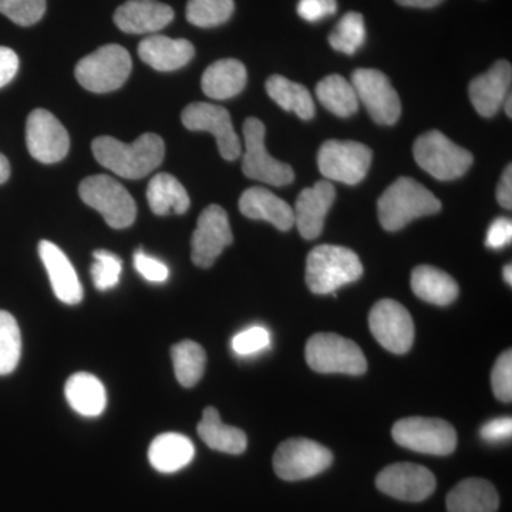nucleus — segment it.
<instances>
[{"label":"nucleus","instance_id":"nucleus-1","mask_svg":"<svg viewBox=\"0 0 512 512\" xmlns=\"http://www.w3.org/2000/svg\"><path fill=\"white\" fill-rule=\"evenodd\" d=\"M94 157L107 170L127 180H140L164 161L163 138L146 133L134 143H121L110 136L97 137L92 143Z\"/></svg>","mask_w":512,"mask_h":512},{"label":"nucleus","instance_id":"nucleus-2","mask_svg":"<svg viewBox=\"0 0 512 512\" xmlns=\"http://www.w3.org/2000/svg\"><path fill=\"white\" fill-rule=\"evenodd\" d=\"M440 210L441 202L433 192L407 177L394 181L377 204L380 224L390 232L400 231L417 218L437 214Z\"/></svg>","mask_w":512,"mask_h":512},{"label":"nucleus","instance_id":"nucleus-3","mask_svg":"<svg viewBox=\"0 0 512 512\" xmlns=\"http://www.w3.org/2000/svg\"><path fill=\"white\" fill-rule=\"evenodd\" d=\"M362 275V262L349 248L320 245L306 259V284L316 295L335 293Z\"/></svg>","mask_w":512,"mask_h":512},{"label":"nucleus","instance_id":"nucleus-4","mask_svg":"<svg viewBox=\"0 0 512 512\" xmlns=\"http://www.w3.org/2000/svg\"><path fill=\"white\" fill-rule=\"evenodd\" d=\"M84 204L100 212L109 227L123 229L136 221L137 205L130 192L109 175H93L80 183Z\"/></svg>","mask_w":512,"mask_h":512},{"label":"nucleus","instance_id":"nucleus-5","mask_svg":"<svg viewBox=\"0 0 512 512\" xmlns=\"http://www.w3.org/2000/svg\"><path fill=\"white\" fill-rule=\"evenodd\" d=\"M414 160L439 181L457 180L473 165L474 157L466 148L457 146L440 131H429L417 138Z\"/></svg>","mask_w":512,"mask_h":512},{"label":"nucleus","instance_id":"nucleus-6","mask_svg":"<svg viewBox=\"0 0 512 512\" xmlns=\"http://www.w3.org/2000/svg\"><path fill=\"white\" fill-rule=\"evenodd\" d=\"M130 53L120 45L101 46L77 63V82L93 93H110L120 89L131 73Z\"/></svg>","mask_w":512,"mask_h":512},{"label":"nucleus","instance_id":"nucleus-7","mask_svg":"<svg viewBox=\"0 0 512 512\" xmlns=\"http://www.w3.org/2000/svg\"><path fill=\"white\" fill-rule=\"evenodd\" d=\"M306 362L315 372L345 373L360 376L367 370V360L362 349L353 340L335 335L318 333L306 343Z\"/></svg>","mask_w":512,"mask_h":512},{"label":"nucleus","instance_id":"nucleus-8","mask_svg":"<svg viewBox=\"0 0 512 512\" xmlns=\"http://www.w3.org/2000/svg\"><path fill=\"white\" fill-rule=\"evenodd\" d=\"M392 436L399 446L431 456H448L457 447L456 430L441 419L409 417L399 420L393 426Z\"/></svg>","mask_w":512,"mask_h":512},{"label":"nucleus","instance_id":"nucleus-9","mask_svg":"<svg viewBox=\"0 0 512 512\" xmlns=\"http://www.w3.org/2000/svg\"><path fill=\"white\" fill-rule=\"evenodd\" d=\"M265 126L261 120L249 117L244 123L245 153L242 171L252 180L282 187L295 180L291 165L281 163L268 153L265 146Z\"/></svg>","mask_w":512,"mask_h":512},{"label":"nucleus","instance_id":"nucleus-10","mask_svg":"<svg viewBox=\"0 0 512 512\" xmlns=\"http://www.w3.org/2000/svg\"><path fill=\"white\" fill-rule=\"evenodd\" d=\"M372 156V151L365 144L329 140L320 147L319 170L326 180L356 185L369 173Z\"/></svg>","mask_w":512,"mask_h":512},{"label":"nucleus","instance_id":"nucleus-11","mask_svg":"<svg viewBox=\"0 0 512 512\" xmlns=\"http://www.w3.org/2000/svg\"><path fill=\"white\" fill-rule=\"evenodd\" d=\"M333 463L329 448L308 439H289L276 448V476L285 481L306 480L328 470Z\"/></svg>","mask_w":512,"mask_h":512},{"label":"nucleus","instance_id":"nucleus-12","mask_svg":"<svg viewBox=\"0 0 512 512\" xmlns=\"http://www.w3.org/2000/svg\"><path fill=\"white\" fill-rule=\"evenodd\" d=\"M352 84L357 99L362 101L377 124L393 126L397 123L402 114V103L386 74L376 69H359L353 73Z\"/></svg>","mask_w":512,"mask_h":512},{"label":"nucleus","instance_id":"nucleus-13","mask_svg":"<svg viewBox=\"0 0 512 512\" xmlns=\"http://www.w3.org/2000/svg\"><path fill=\"white\" fill-rule=\"evenodd\" d=\"M369 328L384 349L404 355L412 349L414 323L409 311L392 299H383L373 306L369 315Z\"/></svg>","mask_w":512,"mask_h":512},{"label":"nucleus","instance_id":"nucleus-14","mask_svg":"<svg viewBox=\"0 0 512 512\" xmlns=\"http://www.w3.org/2000/svg\"><path fill=\"white\" fill-rule=\"evenodd\" d=\"M232 241L234 237L227 212L220 205H210L201 212L192 234V262L200 268H211Z\"/></svg>","mask_w":512,"mask_h":512},{"label":"nucleus","instance_id":"nucleus-15","mask_svg":"<svg viewBox=\"0 0 512 512\" xmlns=\"http://www.w3.org/2000/svg\"><path fill=\"white\" fill-rule=\"evenodd\" d=\"M181 120L188 130L211 133L217 140L218 150L225 160L234 161L241 156V140L235 133L228 110L224 107L211 103H191L185 107Z\"/></svg>","mask_w":512,"mask_h":512},{"label":"nucleus","instance_id":"nucleus-16","mask_svg":"<svg viewBox=\"0 0 512 512\" xmlns=\"http://www.w3.org/2000/svg\"><path fill=\"white\" fill-rule=\"evenodd\" d=\"M26 144L30 156L43 164H55L69 153L70 138L63 124L50 111L37 109L26 123Z\"/></svg>","mask_w":512,"mask_h":512},{"label":"nucleus","instance_id":"nucleus-17","mask_svg":"<svg viewBox=\"0 0 512 512\" xmlns=\"http://www.w3.org/2000/svg\"><path fill=\"white\" fill-rule=\"evenodd\" d=\"M376 485L382 493L396 500L419 503L436 490V477L419 464L399 463L380 471Z\"/></svg>","mask_w":512,"mask_h":512},{"label":"nucleus","instance_id":"nucleus-18","mask_svg":"<svg viewBox=\"0 0 512 512\" xmlns=\"http://www.w3.org/2000/svg\"><path fill=\"white\" fill-rule=\"evenodd\" d=\"M335 198V187L329 181H319L299 194L293 208V215H295V225L303 238L311 241L322 234L326 215Z\"/></svg>","mask_w":512,"mask_h":512},{"label":"nucleus","instance_id":"nucleus-19","mask_svg":"<svg viewBox=\"0 0 512 512\" xmlns=\"http://www.w3.org/2000/svg\"><path fill=\"white\" fill-rule=\"evenodd\" d=\"M512 67L507 60L494 63L487 73L470 83V99L474 109L483 117H493L511 94Z\"/></svg>","mask_w":512,"mask_h":512},{"label":"nucleus","instance_id":"nucleus-20","mask_svg":"<svg viewBox=\"0 0 512 512\" xmlns=\"http://www.w3.org/2000/svg\"><path fill=\"white\" fill-rule=\"evenodd\" d=\"M173 19V8L158 0H127L114 13L117 28L130 35L158 32Z\"/></svg>","mask_w":512,"mask_h":512},{"label":"nucleus","instance_id":"nucleus-21","mask_svg":"<svg viewBox=\"0 0 512 512\" xmlns=\"http://www.w3.org/2000/svg\"><path fill=\"white\" fill-rule=\"evenodd\" d=\"M39 255L57 299L66 305H77L82 302L83 288L79 276L62 249L53 242L42 241L39 244Z\"/></svg>","mask_w":512,"mask_h":512},{"label":"nucleus","instance_id":"nucleus-22","mask_svg":"<svg viewBox=\"0 0 512 512\" xmlns=\"http://www.w3.org/2000/svg\"><path fill=\"white\" fill-rule=\"evenodd\" d=\"M239 211L249 220L271 222L279 231L295 227L291 205L265 188L254 187L244 191L239 198Z\"/></svg>","mask_w":512,"mask_h":512},{"label":"nucleus","instance_id":"nucleus-23","mask_svg":"<svg viewBox=\"0 0 512 512\" xmlns=\"http://www.w3.org/2000/svg\"><path fill=\"white\" fill-rule=\"evenodd\" d=\"M194 46L185 39L163 35L148 36L138 45V56L158 72H173L191 62Z\"/></svg>","mask_w":512,"mask_h":512},{"label":"nucleus","instance_id":"nucleus-24","mask_svg":"<svg viewBox=\"0 0 512 512\" xmlns=\"http://www.w3.org/2000/svg\"><path fill=\"white\" fill-rule=\"evenodd\" d=\"M247 77V69L239 60H218L202 74V92L212 100L232 99L245 89Z\"/></svg>","mask_w":512,"mask_h":512},{"label":"nucleus","instance_id":"nucleus-25","mask_svg":"<svg viewBox=\"0 0 512 512\" xmlns=\"http://www.w3.org/2000/svg\"><path fill=\"white\" fill-rule=\"evenodd\" d=\"M195 456L192 441L183 434L165 433L158 436L148 448L151 466L164 474L177 473L191 463Z\"/></svg>","mask_w":512,"mask_h":512},{"label":"nucleus","instance_id":"nucleus-26","mask_svg":"<svg viewBox=\"0 0 512 512\" xmlns=\"http://www.w3.org/2000/svg\"><path fill=\"white\" fill-rule=\"evenodd\" d=\"M498 504L494 485L481 478H467L447 495L448 512H495Z\"/></svg>","mask_w":512,"mask_h":512},{"label":"nucleus","instance_id":"nucleus-27","mask_svg":"<svg viewBox=\"0 0 512 512\" xmlns=\"http://www.w3.org/2000/svg\"><path fill=\"white\" fill-rule=\"evenodd\" d=\"M70 407L84 417H97L106 409L107 394L103 383L90 373H76L64 387Z\"/></svg>","mask_w":512,"mask_h":512},{"label":"nucleus","instance_id":"nucleus-28","mask_svg":"<svg viewBox=\"0 0 512 512\" xmlns=\"http://www.w3.org/2000/svg\"><path fill=\"white\" fill-rule=\"evenodd\" d=\"M198 434L208 447L221 453L242 454L247 450V434L222 423L220 413L214 407H207L202 413Z\"/></svg>","mask_w":512,"mask_h":512},{"label":"nucleus","instance_id":"nucleus-29","mask_svg":"<svg viewBox=\"0 0 512 512\" xmlns=\"http://www.w3.org/2000/svg\"><path fill=\"white\" fill-rule=\"evenodd\" d=\"M412 289L414 295L421 301L437 306H447L456 301L458 292L457 282L446 272L434 266L421 265L412 274Z\"/></svg>","mask_w":512,"mask_h":512},{"label":"nucleus","instance_id":"nucleus-30","mask_svg":"<svg viewBox=\"0 0 512 512\" xmlns=\"http://www.w3.org/2000/svg\"><path fill=\"white\" fill-rule=\"evenodd\" d=\"M147 201L156 215H183L190 208V197L183 184L171 174L160 173L151 178L147 187Z\"/></svg>","mask_w":512,"mask_h":512},{"label":"nucleus","instance_id":"nucleus-31","mask_svg":"<svg viewBox=\"0 0 512 512\" xmlns=\"http://www.w3.org/2000/svg\"><path fill=\"white\" fill-rule=\"evenodd\" d=\"M269 97L285 111H293L299 119L311 120L315 116L312 94L302 84L292 82L284 76L269 77L266 82Z\"/></svg>","mask_w":512,"mask_h":512},{"label":"nucleus","instance_id":"nucleus-32","mask_svg":"<svg viewBox=\"0 0 512 512\" xmlns=\"http://www.w3.org/2000/svg\"><path fill=\"white\" fill-rule=\"evenodd\" d=\"M316 96L323 106L338 117L353 116L359 109L355 87L339 74L325 77L316 86Z\"/></svg>","mask_w":512,"mask_h":512},{"label":"nucleus","instance_id":"nucleus-33","mask_svg":"<svg viewBox=\"0 0 512 512\" xmlns=\"http://www.w3.org/2000/svg\"><path fill=\"white\" fill-rule=\"evenodd\" d=\"M175 376L184 387H194L200 382L207 365V355L202 346L192 340H183L171 349Z\"/></svg>","mask_w":512,"mask_h":512},{"label":"nucleus","instance_id":"nucleus-34","mask_svg":"<svg viewBox=\"0 0 512 512\" xmlns=\"http://www.w3.org/2000/svg\"><path fill=\"white\" fill-rule=\"evenodd\" d=\"M365 42V19L357 12L346 13L329 35L330 46L345 55H355Z\"/></svg>","mask_w":512,"mask_h":512},{"label":"nucleus","instance_id":"nucleus-35","mask_svg":"<svg viewBox=\"0 0 512 512\" xmlns=\"http://www.w3.org/2000/svg\"><path fill=\"white\" fill-rule=\"evenodd\" d=\"M22 335L16 319L0 311V376L10 375L19 365Z\"/></svg>","mask_w":512,"mask_h":512},{"label":"nucleus","instance_id":"nucleus-36","mask_svg":"<svg viewBox=\"0 0 512 512\" xmlns=\"http://www.w3.org/2000/svg\"><path fill=\"white\" fill-rule=\"evenodd\" d=\"M234 0H188L187 19L198 28H217L234 13Z\"/></svg>","mask_w":512,"mask_h":512},{"label":"nucleus","instance_id":"nucleus-37","mask_svg":"<svg viewBox=\"0 0 512 512\" xmlns=\"http://www.w3.org/2000/svg\"><path fill=\"white\" fill-rule=\"evenodd\" d=\"M92 278L94 286L99 291H109L119 285L123 262L119 256L111 254L106 249H100L93 254Z\"/></svg>","mask_w":512,"mask_h":512},{"label":"nucleus","instance_id":"nucleus-38","mask_svg":"<svg viewBox=\"0 0 512 512\" xmlns=\"http://www.w3.org/2000/svg\"><path fill=\"white\" fill-rule=\"evenodd\" d=\"M46 12V0H0V13L16 25H36Z\"/></svg>","mask_w":512,"mask_h":512},{"label":"nucleus","instance_id":"nucleus-39","mask_svg":"<svg viewBox=\"0 0 512 512\" xmlns=\"http://www.w3.org/2000/svg\"><path fill=\"white\" fill-rule=\"evenodd\" d=\"M491 384L495 397L501 402L511 403L512 399V355L507 350L498 357L491 373Z\"/></svg>","mask_w":512,"mask_h":512},{"label":"nucleus","instance_id":"nucleus-40","mask_svg":"<svg viewBox=\"0 0 512 512\" xmlns=\"http://www.w3.org/2000/svg\"><path fill=\"white\" fill-rule=\"evenodd\" d=\"M269 343H271V335L268 330L261 326H254L238 333L232 339V349L239 356H251L268 348Z\"/></svg>","mask_w":512,"mask_h":512},{"label":"nucleus","instance_id":"nucleus-41","mask_svg":"<svg viewBox=\"0 0 512 512\" xmlns=\"http://www.w3.org/2000/svg\"><path fill=\"white\" fill-rule=\"evenodd\" d=\"M134 266H136L138 274L143 276L148 282L154 284H163L168 278V268L163 262L147 255L146 252L138 249L134 254Z\"/></svg>","mask_w":512,"mask_h":512},{"label":"nucleus","instance_id":"nucleus-42","mask_svg":"<svg viewBox=\"0 0 512 512\" xmlns=\"http://www.w3.org/2000/svg\"><path fill=\"white\" fill-rule=\"evenodd\" d=\"M336 10L338 0H299L298 3V15L311 23L335 15Z\"/></svg>","mask_w":512,"mask_h":512},{"label":"nucleus","instance_id":"nucleus-43","mask_svg":"<svg viewBox=\"0 0 512 512\" xmlns=\"http://www.w3.org/2000/svg\"><path fill=\"white\" fill-rule=\"evenodd\" d=\"M512 222L508 218H498L487 232L485 245L491 249H501L511 244Z\"/></svg>","mask_w":512,"mask_h":512},{"label":"nucleus","instance_id":"nucleus-44","mask_svg":"<svg viewBox=\"0 0 512 512\" xmlns=\"http://www.w3.org/2000/svg\"><path fill=\"white\" fill-rule=\"evenodd\" d=\"M512 434L511 417H500V419L491 420L481 429V437L490 443H498L510 439Z\"/></svg>","mask_w":512,"mask_h":512},{"label":"nucleus","instance_id":"nucleus-45","mask_svg":"<svg viewBox=\"0 0 512 512\" xmlns=\"http://www.w3.org/2000/svg\"><path fill=\"white\" fill-rule=\"evenodd\" d=\"M19 70V57L9 47L0 46V87L15 79Z\"/></svg>","mask_w":512,"mask_h":512},{"label":"nucleus","instance_id":"nucleus-46","mask_svg":"<svg viewBox=\"0 0 512 512\" xmlns=\"http://www.w3.org/2000/svg\"><path fill=\"white\" fill-rule=\"evenodd\" d=\"M497 200L498 204L505 210L512 208V167L511 164L505 168L503 175H501L500 183L497 187Z\"/></svg>","mask_w":512,"mask_h":512},{"label":"nucleus","instance_id":"nucleus-47","mask_svg":"<svg viewBox=\"0 0 512 512\" xmlns=\"http://www.w3.org/2000/svg\"><path fill=\"white\" fill-rule=\"evenodd\" d=\"M444 0H396L399 5L406 6V8H419V9H430L436 8Z\"/></svg>","mask_w":512,"mask_h":512},{"label":"nucleus","instance_id":"nucleus-48","mask_svg":"<svg viewBox=\"0 0 512 512\" xmlns=\"http://www.w3.org/2000/svg\"><path fill=\"white\" fill-rule=\"evenodd\" d=\"M10 177V164L8 158L0 154V184L6 183Z\"/></svg>","mask_w":512,"mask_h":512},{"label":"nucleus","instance_id":"nucleus-49","mask_svg":"<svg viewBox=\"0 0 512 512\" xmlns=\"http://www.w3.org/2000/svg\"><path fill=\"white\" fill-rule=\"evenodd\" d=\"M504 279L508 285H510V286L512 285V266H511V264H508L504 268Z\"/></svg>","mask_w":512,"mask_h":512},{"label":"nucleus","instance_id":"nucleus-50","mask_svg":"<svg viewBox=\"0 0 512 512\" xmlns=\"http://www.w3.org/2000/svg\"><path fill=\"white\" fill-rule=\"evenodd\" d=\"M511 104H512L511 94H508V97H507V99H505L504 104H503L504 109H505V113L508 114V117L512 116Z\"/></svg>","mask_w":512,"mask_h":512}]
</instances>
